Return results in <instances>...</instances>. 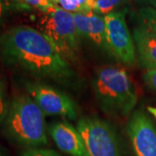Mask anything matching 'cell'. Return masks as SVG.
Returning <instances> with one entry per match:
<instances>
[{
  "label": "cell",
  "mask_w": 156,
  "mask_h": 156,
  "mask_svg": "<svg viewBox=\"0 0 156 156\" xmlns=\"http://www.w3.org/2000/svg\"><path fill=\"white\" fill-rule=\"evenodd\" d=\"M0 54L6 64L39 78L71 86L76 74L39 30L27 25L12 27L0 36Z\"/></svg>",
  "instance_id": "1"
},
{
  "label": "cell",
  "mask_w": 156,
  "mask_h": 156,
  "mask_svg": "<svg viewBox=\"0 0 156 156\" xmlns=\"http://www.w3.org/2000/svg\"><path fill=\"white\" fill-rule=\"evenodd\" d=\"M92 86L101 108L110 115H128L137 103L135 87L122 67H100L95 71Z\"/></svg>",
  "instance_id": "2"
},
{
  "label": "cell",
  "mask_w": 156,
  "mask_h": 156,
  "mask_svg": "<svg viewBox=\"0 0 156 156\" xmlns=\"http://www.w3.org/2000/svg\"><path fill=\"white\" fill-rule=\"evenodd\" d=\"M44 113L27 95L14 97L4 122L5 132L14 142L37 148L48 142Z\"/></svg>",
  "instance_id": "3"
},
{
  "label": "cell",
  "mask_w": 156,
  "mask_h": 156,
  "mask_svg": "<svg viewBox=\"0 0 156 156\" xmlns=\"http://www.w3.org/2000/svg\"><path fill=\"white\" fill-rule=\"evenodd\" d=\"M38 26L39 30L50 39L65 60L70 61L76 57L81 37L72 13L52 4L42 11Z\"/></svg>",
  "instance_id": "4"
},
{
  "label": "cell",
  "mask_w": 156,
  "mask_h": 156,
  "mask_svg": "<svg viewBox=\"0 0 156 156\" xmlns=\"http://www.w3.org/2000/svg\"><path fill=\"white\" fill-rule=\"evenodd\" d=\"M76 128L88 156H121L116 134L107 122L98 117H83Z\"/></svg>",
  "instance_id": "5"
},
{
  "label": "cell",
  "mask_w": 156,
  "mask_h": 156,
  "mask_svg": "<svg viewBox=\"0 0 156 156\" xmlns=\"http://www.w3.org/2000/svg\"><path fill=\"white\" fill-rule=\"evenodd\" d=\"M105 32L109 53L121 62L132 66L136 62V49L124 11H114L104 16Z\"/></svg>",
  "instance_id": "6"
},
{
  "label": "cell",
  "mask_w": 156,
  "mask_h": 156,
  "mask_svg": "<svg viewBox=\"0 0 156 156\" xmlns=\"http://www.w3.org/2000/svg\"><path fill=\"white\" fill-rule=\"evenodd\" d=\"M29 95L46 115H58L75 120L77 109L75 101L65 93L42 83H27Z\"/></svg>",
  "instance_id": "7"
},
{
  "label": "cell",
  "mask_w": 156,
  "mask_h": 156,
  "mask_svg": "<svg viewBox=\"0 0 156 156\" xmlns=\"http://www.w3.org/2000/svg\"><path fill=\"white\" fill-rule=\"evenodd\" d=\"M128 133L135 156H156V128L142 110L132 115Z\"/></svg>",
  "instance_id": "8"
},
{
  "label": "cell",
  "mask_w": 156,
  "mask_h": 156,
  "mask_svg": "<svg viewBox=\"0 0 156 156\" xmlns=\"http://www.w3.org/2000/svg\"><path fill=\"white\" fill-rule=\"evenodd\" d=\"M50 136L56 147L71 156H88L83 138L77 128L66 122H56L49 128Z\"/></svg>",
  "instance_id": "9"
},
{
  "label": "cell",
  "mask_w": 156,
  "mask_h": 156,
  "mask_svg": "<svg viewBox=\"0 0 156 156\" xmlns=\"http://www.w3.org/2000/svg\"><path fill=\"white\" fill-rule=\"evenodd\" d=\"M73 15L81 38L89 39L97 47L109 52L107 45L104 16L93 11Z\"/></svg>",
  "instance_id": "10"
},
{
  "label": "cell",
  "mask_w": 156,
  "mask_h": 156,
  "mask_svg": "<svg viewBox=\"0 0 156 156\" xmlns=\"http://www.w3.org/2000/svg\"><path fill=\"white\" fill-rule=\"evenodd\" d=\"M135 49L141 66L147 70L156 69V35L136 27L133 32Z\"/></svg>",
  "instance_id": "11"
},
{
  "label": "cell",
  "mask_w": 156,
  "mask_h": 156,
  "mask_svg": "<svg viewBox=\"0 0 156 156\" xmlns=\"http://www.w3.org/2000/svg\"><path fill=\"white\" fill-rule=\"evenodd\" d=\"M138 27L156 35V8L147 6L142 7L136 12Z\"/></svg>",
  "instance_id": "12"
},
{
  "label": "cell",
  "mask_w": 156,
  "mask_h": 156,
  "mask_svg": "<svg viewBox=\"0 0 156 156\" xmlns=\"http://www.w3.org/2000/svg\"><path fill=\"white\" fill-rule=\"evenodd\" d=\"M52 4L72 14L93 11V0H52Z\"/></svg>",
  "instance_id": "13"
},
{
  "label": "cell",
  "mask_w": 156,
  "mask_h": 156,
  "mask_svg": "<svg viewBox=\"0 0 156 156\" xmlns=\"http://www.w3.org/2000/svg\"><path fill=\"white\" fill-rule=\"evenodd\" d=\"M128 0H93V11L106 16L108 14L115 11L119 6L127 3Z\"/></svg>",
  "instance_id": "14"
},
{
  "label": "cell",
  "mask_w": 156,
  "mask_h": 156,
  "mask_svg": "<svg viewBox=\"0 0 156 156\" xmlns=\"http://www.w3.org/2000/svg\"><path fill=\"white\" fill-rule=\"evenodd\" d=\"M10 108V103L6 94L5 84L0 79V125L5 122Z\"/></svg>",
  "instance_id": "15"
},
{
  "label": "cell",
  "mask_w": 156,
  "mask_h": 156,
  "mask_svg": "<svg viewBox=\"0 0 156 156\" xmlns=\"http://www.w3.org/2000/svg\"><path fill=\"white\" fill-rule=\"evenodd\" d=\"M22 156H61L57 154L56 151L45 148H29L28 150L24 151Z\"/></svg>",
  "instance_id": "16"
},
{
  "label": "cell",
  "mask_w": 156,
  "mask_h": 156,
  "mask_svg": "<svg viewBox=\"0 0 156 156\" xmlns=\"http://www.w3.org/2000/svg\"><path fill=\"white\" fill-rule=\"evenodd\" d=\"M23 2L41 11H45L50 5H52V0H23Z\"/></svg>",
  "instance_id": "17"
},
{
  "label": "cell",
  "mask_w": 156,
  "mask_h": 156,
  "mask_svg": "<svg viewBox=\"0 0 156 156\" xmlns=\"http://www.w3.org/2000/svg\"><path fill=\"white\" fill-rule=\"evenodd\" d=\"M145 83L150 88L156 91V69L147 70L143 76Z\"/></svg>",
  "instance_id": "18"
},
{
  "label": "cell",
  "mask_w": 156,
  "mask_h": 156,
  "mask_svg": "<svg viewBox=\"0 0 156 156\" xmlns=\"http://www.w3.org/2000/svg\"><path fill=\"white\" fill-rule=\"evenodd\" d=\"M147 111L149 112L151 115L156 119V108H154V107H147Z\"/></svg>",
  "instance_id": "19"
},
{
  "label": "cell",
  "mask_w": 156,
  "mask_h": 156,
  "mask_svg": "<svg viewBox=\"0 0 156 156\" xmlns=\"http://www.w3.org/2000/svg\"><path fill=\"white\" fill-rule=\"evenodd\" d=\"M4 11H5V5L3 2H0V23L3 17V14H4Z\"/></svg>",
  "instance_id": "20"
},
{
  "label": "cell",
  "mask_w": 156,
  "mask_h": 156,
  "mask_svg": "<svg viewBox=\"0 0 156 156\" xmlns=\"http://www.w3.org/2000/svg\"><path fill=\"white\" fill-rule=\"evenodd\" d=\"M13 2V3H22L23 2V0H0V2Z\"/></svg>",
  "instance_id": "21"
},
{
  "label": "cell",
  "mask_w": 156,
  "mask_h": 156,
  "mask_svg": "<svg viewBox=\"0 0 156 156\" xmlns=\"http://www.w3.org/2000/svg\"><path fill=\"white\" fill-rule=\"evenodd\" d=\"M0 156H5L3 154H2V153H1V151H0Z\"/></svg>",
  "instance_id": "22"
}]
</instances>
